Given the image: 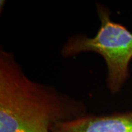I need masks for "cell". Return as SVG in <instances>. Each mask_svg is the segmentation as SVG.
Returning <instances> with one entry per match:
<instances>
[{"mask_svg": "<svg viewBox=\"0 0 132 132\" xmlns=\"http://www.w3.org/2000/svg\"><path fill=\"white\" fill-rule=\"evenodd\" d=\"M88 113L81 100L29 79L12 52L0 50V132H51Z\"/></svg>", "mask_w": 132, "mask_h": 132, "instance_id": "6da1fadb", "label": "cell"}, {"mask_svg": "<svg viewBox=\"0 0 132 132\" xmlns=\"http://www.w3.org/2000/svg\"><path fill=\"white\" fill-rule=\"evenodd\" d=\"M100 26L94 36L77 33L67 39L60 50L64 58L93 52L104 59L106 66V84L109 92L120 93L130 76L132 60V32L112 19L111 10L96 3Z\"/></svg>", "mask_w": 132, "mask_h": 132, "instance_id": "7a4b0ae2", "label": "cell"}, {"mask_svg": "<svg viewBox=\"0 0 132 132\" xmlns=\"http://www.w3.org/2000/svg\"><path fill=\"white\" fill-rule=\"evenodd\" d=\"M51 132H132V110L108 114H86L55 124Z\"/></svg>", "mask_w": 132, "mask_h": 132, "instance_id": "3957f363", "label": "cell"}]
</instances>
